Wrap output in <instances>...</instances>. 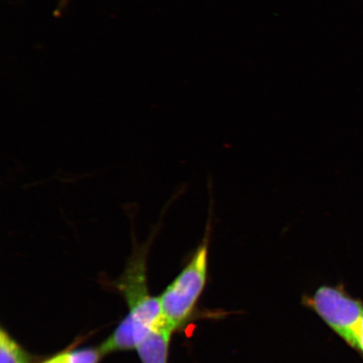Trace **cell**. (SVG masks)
Returning a JSON list of instances; mask_svg holds the SVG:
<instances>
[{"label": "cell", "instance_id": "obj_3", "mask_svg": "<svg viewBox=\"0 0 363 363\" xmlns=\"http://www.w3.org/2000/svg\"><path fill=\"white\" fill-rule=\"evenodd\" d=\"M311 306L338 337L357 352L363 316V301L352 296L343 286H321Z\"/></svg>", "mask_w": 363, "mask_h": 363}, {"label": "cell", "instance_id": "obj_2", "mask_svg": "<svg viewBox=\"0 0 363 363\" xmlns=\"http://www.w3.org/2000/svg\"><path fill=\"white\" fill-rule=\"evenodd\" d=\"M206 231L191 258L160 297L163 319L174 330L184 325L194 310L207 282L208 252L212 235V215Z\"/></svg>", "mask_w": 363, "mask_h": 363}, {"label": "cell", "instance_id": "obj_7", "mask_svg": "<svg viewBox=\"0 0 363 363\" xmlns=\"http://www.w3.org/2000/svg\"><path fill=\"white\" fill-rule=\"evenodd\" d=\"M43 363H68L67 352L59 354V355L49 358V359Z\"/></svg>", "mask_w": 363, "mask_h": 363}, {"label": "cell", "instance_id": "obj_8", "mask_svg": "<svg viewBox=\"0 0 363 363\" xmlns=\"http://www.w3.org/2000/svg\"><path fill=\"white\" fill-rule=\"evenodd\" d=\"M357 353L359 354V355L362 357L363 359V316L359 333V340H358Z\"/></svg>", "mask_w": 363, "mask_h": 363}, {"label": "cell", "instance_id": "obj_1", "mask_svg": "<svg viewBox=\"0 0 363 363\" xmlns=\"http://www.w3.org/2000/svg\"><path fill=\"white\" fill-rule=\"evenodd\" d=\"M157 230H154L151 238L143 245L134 242L133 252L117 283L118 289L126 299L129 312L108 339L113 351L138 347L162 319L160 298L149 294L147 278V254Z\"/></svg>", "mask_w": 363, "mask_h": 363}, {"label": "cell", "instance_id": "obj_4", "mask_svg": "<svg viewBox=\"0 0 363 363\" xmlns=\"http://www.w3.org/2000/svg\"><path fill=\"white\" fill-rule=\"evenodd\" d=\"M174 330L162 319L136 347L143 363H167L171 335Z\"/></svg>", "mask_w": 363, "mask_h": 363}, {"label": "cell", "instance_id": "obj_5", "mask_svg": "<svg viewBox=\"0 0 363 363\" xmlns=\"http://www.w3.org/2000/svg\"><path fill=\"white\" fill-rule=\"evenodd\" d=\"M33 357L3 328L0 330V363H31Z\"/></svg>", "mask_w": 363, "mask_h": 363}, {"label": "cell", "instance_id": "obj_6", "mask_svg": "<svg viewBox=\"0 0 363 363\" xmlns=\"http://www.w3.org/2000/svg\"><path fill=\"white\" fill-rule=\"evenodd\" d=\"M104 355L101 349L84 348L67 352L68 363H99Z\"/></svg>", "mask_w": 363, "mask_h": 363}]
</instances>
